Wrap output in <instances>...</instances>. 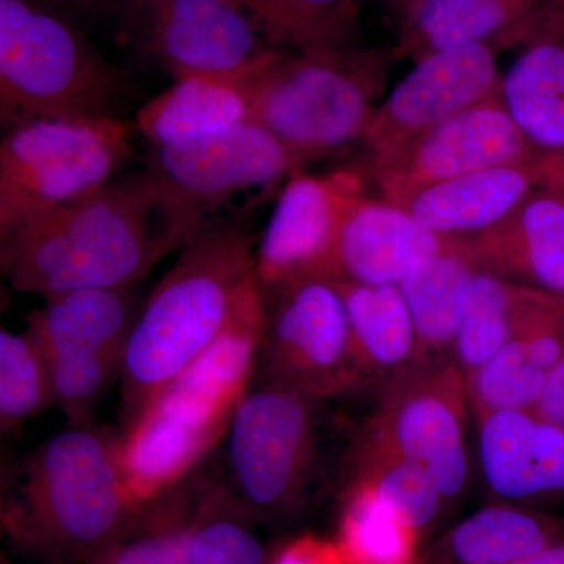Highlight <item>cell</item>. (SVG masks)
Segmentation results:
<instances>
[{
    "label": "cell",
    "instance_id": "f546056e",
    "mask_svg": "<svg viewBox=\"0 0 564 564\" xmlns=\"http://www.w3.org/2000/svg\"><path fill=\"white\" fill-rule=\"evenodd\" d=\"M351 480L380 494L411 525L422 540L434 532L448 505L429 474L372 430L364 429L351 455Z\"/></svg>",
    "mask_w": 564,
    "mask_h": 564
},
{
    "label": "cell",
    "instance_id": "83f0119b",
    "mask_svg": "<svg viewBox=\"0 0 564 564\" xmlns=\"http://www.w3.org/2000/svg\"><path fill=\"white\" fill-rule=\"evenodd\" d=\"M558 304L549 293L478 270L456 337L454 362L466 377Z\"/></svg>",
    "mask_w": 564,
    "mask_h": 564
},
{
    "label": "cell",
    "instance_id": "7a4b0ae2",
    "mask_svg": "<svg viewBox=\"0 0 564 564\" xmlns=\"http://www.w3.org/2000/svg\"><path fill=\"white\" fill-rule=\"evenodd\" d=\"M265 323L258 282L217 340L126 423L120 456L133 503L141 507L184 484L221 445L234 411L251 388Z\"/></svg>",
    "mask_w": 564,
    "mask_h": 564
},
{
    "label": "cell",
    "instance_id": "ee69618b",
    "mask_svg": "<svg viewBox=\"0 0 564 564\" xmlns=\"http://www.w3.org/2000/svg\"><path fill=\"white\" fill-rule=\"evenodd\" d=\"M0 564H3V563H2V558H0Z\"/></svg>",
    "mask_w": 564,
    "mask_h": 564
},
{
    "label": "cell",
    "instance_id": "5b68a950",
    "mask_svg": "<svg viewBox=\"0 0 564 564\" xmlns=\"http://www.w3.org/2000/svg\"><path fill=\"white\" fill-rule=\"evenodd\" d=\"M383 77L367 52L276 50L252 70V121L306 165L362 140Z\"/></svg>",
    "mask_w": 564,
    "mask_h": 564
},
{
    "label": "cell",
    "instance_id": "ba28073f",
    "mask_svg": "<svg viewBox=\"0 0 564 564\" xmlns=\"http://www.w3.org/2000/svg\"><path fill=\"white\" fill-rule=\"evenodd\" d=\"M135 288L80 289L44 300L25 334L43 359L52 406L69 425L90 423L115 380L141 310Z\"/></svg>",
    "mask_w": 564,
    "mask_h": 564
},
{
    "label": "cell",
    "instance_id": "d590c367",
    "mask_svg": "<svg viewBox=\"0 0 564 564\" xmlns=\"http://www.w3.org/2000/svg\"><path fill=\"white\" fill-rule=\"evenodd\" d=\"M530 411L564 432V356L552 370L540 399Z\"/></svg>",
    "mask_w": 564,
    "mask_h": 564
},
{
    "label": "cell",
    "instance_id": "6da1fadb",
    "mask_svg": "<svg viewBox=\"0 0 564 564\" xmlns=\"http://www.w3.org/2000/svg\"><path fill=\"white\" fill-rule=\"evenodd\" d=\"M206 223L150 170L31 215L0 243V276L43 300L80 289L135 288Z\"/></svg>",
    "mask_w": 564,
    "mask_h": 564
},
{
    "label": "cell",
    "instance_id": "cb8c5ba5",
    "mask_svg": "<svg viewBox=\"0 0 564 564\" xmlns=\"http://www.w3.org/2000/svg\"><path fill=\"white\" fill-rule=\"evenodd\" d=\"M395 57L414 62L473 44L502 43L545 0H395Z\"/></svg>",
    "mask_w": 564,
    "mask_h": 564
},
{
    "label": "cell",
    "instance_id": "3957f363",
    "mask_svg": "<svg viewBox=\"0 0 564 564\" xmlns=\"http://www.w3.org/2000/svg\"><path fill=\"white\" fill-rule=\"evenodd\" d=\"M126 486L120 436L69 425L40 444L0 496V525L47 563L88 564L135 518Z\"/></svg>",
    "mask_w": 564,
    "mask_h": 564
},
{
    "label": "cell",
    "instance_id": "ab89813d",
    "mask_svg": "<svg viewBox=\"0 0 564 564\" xmlns=\"http://www.w3.org/2000/svg\"><path fill=\"white\" fill-rule=\"evenodd\" d=\"M10 285L3 281V278L0 276V323H2L3 315H6L7 311H9L11 295H10Z\"/></svg>",
    "mask_w": 564,
    "mask_h": 564
},
{
    "label": "cell",
    "instance_id": "9c48e42d",
    "mask_svg": "<svg viewBox=\"0 0 564 564\" xmlns=\"http://www.w3.org/2000/svg\"><path fill=\"white\" fill-rule=\"evenodd\" d=\"M135 135L118 115L22 122L0 139V180L25 218L57 209L120 176Z\"/></svg>",
    "mask_w": 564,
    "mask_h": 564
},
{
    "label": "cell",
    "instance_id": "44dd1931",
    "mask_svg": "<svg viewBox=\"0 0 564 564\" xmlns=\"http://www.w3.org/2000/svg\"><path fill=\"white\" fill-rule=\"evenodd\" d=\"M462 242L429 231L397 204L361 196L345 218L334 281L399 288L421 263Z\"/></svg>",
    "mask_w": 564,
    "mask_h": 564
},
{
    "label": "cell",
    "instance_id": "f1b7e54d",
    "mask_svg": "<svg viewBox=\"0 0 564 564\" xmlns=\"http://www.w3.org/2000/svg\"><path fill=\"white\" fill-rule=\"evenodd\" d=\"M199 489L187 478L141 505L124 532L88 564H187Z\"/></svg>",
    "mask_w": 564,
    "mask_h": 564
},
{
    "label": "cell",
    "instance_id": "e0dca14e",
    "mask_svg": "<svg viewBox=\"0 0 564 564\" xmlns=\"http://www.w3.org/2000/svg\"><path fill=\"white\" fill-rule=\"evenodd\" d=\"M507 41L527 47L500 77L505 109L534 150L564 154V0H545Z\"/></svg>",
    "mask_w": 564,
    "mask_h": 564
},
{
    "label": "cell",
    "instance_id": "836d02e7",
    "mask_svg": "<svg viewBox=\"0 0 564 564\" xmlns=\"http://www.w3.org/2000/svg\"><path fill=\"white\" fill-rule=\"evenodd\" d=\"M52 406L50 381L35 344L0 323V436Z\"/></svg>",
    "mask_w": 564,
    "mask_h": 564
},
{
    "label": "cell",
    "instance_id": "30bf717a",
    "mask_svg": "<svg viewBox=\"0 0 564 564\" xmlns=\"http://www.w3.org/2000/svg\"><path fill=\"white\" fill-rule=\"evenodd\" d=\"M263 296L267 323L259 355L263 380L288 386L314 402L367 383L343 295L333 281L295 282Z\"/></svg>",
    "mask_w": 564,
    "mask_h": 564
},
{
    "label": "cell",
    "instance_id": "484cf974",
    "mask_svg": "<svg viewBox=\"0 0 564 564\" xmlns=\"http://www.w3.org/2000/svg\"><path fill=\"white\" fill-rule=\"evenodd\" d=\"M478 267L464 248L421 263L399 285L413 321L419 362L451 361Z\"/></svg>",
    "mask_w": 564,
    "mask_h": 564
},
{
    "label": "cell",
    "instance_id": "7c38bea8",
    "mask_svg": "<svg viewBox=\"0 0 564 564\" xmlns=\"http://www.w3.org/2000/svg\"><path fill=\"white\" fill-rule=\"evenodd\" d=\"M120 39L173 80L240 73L278 50L229 0H122Z\"/></svg>",
    "mask_w": 564,
    "mask_h": 564
},
{
    "label": "cell",
    "instance_id": "4316f807",
    "mask_svg": "<svg viewBox=\"0 0 564 564\" xmlns=\"http://www.w3.org/2000/svg\"><path fill=\"white\" fill-rule=\"evenodd\" d=\"M333 282L343 295L356 358L367 381L381 377L388 383L421 364L413 321L397 285Z\"/></svg>",
    "mask_w": 564,
    "mask_h": 564
},
{
    "label": "cell",
    "instance_id": "9a60e30c",
    "mask_svg": "<svg viewBox=\"0 0 564 564\" xmlns=\"http://www.w3.org/2000/svg\"><path fill=\"white\" fill-rule=\"evenodd\" d=\"M500 77L492 44L454 47L415 62L364 133L373 161L491 98L499 93Z\"/></svg>",
    "mask_w": 564,
    "mask_h": 564
},
{
    "label": "cell",
    "instance_id": "5bb4252c",
    "mask_svg": "<svg viewBox=\"0 0 564 564\" xmlns=\"http://www.w3.org/2000/svg\"><path fill=\"white\" fill-rule=\"evenodd\" d=\"M541 155L496 93L373 163L386 202L399 203L437 182L496 166L522 165Z\"/></svg>",
    "mask_w": 564,
    "mask_h": 564
},
{
    "label": "cell",
    "instance_id": "8d00e7d4",
    "mask_svg": "<svg viewBox=\"0 0 564 564\" xmlns=\"http://www.w3.org/2000/svg\"><path fill=\"white\" fill-rule=\"evenodd\" d=\"M25 220L20 207L11 198L9 191L0 180V243Z\"/></svg>",
    "mask_w": 564,
    "mask_h": 564
},
{
    "label": "cell",
    "instance_id": "7bdbcfd3",
    "mask_svg": "<svg viewBox=\"0 0 564 564\" xmlns=\"http://www.w3.org/2000/svg\"><path fill=\"white\" fill-rule=\"evenodd\" d=\"M558 300H560V303H562V304H563V306H564V296H560V299H558Z\"/></svg>",
    "mask_w": 564,
    "mask_h": 564
},
{
    "label": "cell",
    "instance_id": "ac0fdd59",
    "mask_svg": "<svg viewBox=\"0 0 564 564\" xmlns=\"http://www.w3.org/2000/svg\"><path fill=\"white\" fill-rule=\"evenodd\" d=\"M481 272L564 296V192L534 188L502 221L463 239Z\"/></svg>",
    "mask_w": 564,
    "mask_h": 564
},
{
    "label": "cell",
    "instance_id": "4dcf8cb0",
    "mask_svg": "<svg viewBox=\"0 0 564 564\" xmlns=\"http://www.w3.org/2000/svg\"><path fill=\"white\" fill-rule=\"evenodd\" d=\"M334 541L347 564L421 563V533L380 494L355 481L345 491Z\"/></svg>",
    "mask_w": 564,
    "mask_h": 564
},
{
    "label": "cell",
    "instance_id": "277c9868",
    "mask_svg": "<svg viewBox=\"0 0 564 564\" xmlns=\"http://www.w3.org/2000/svg\"><path fill=\"white\" fill-rule=\"evenodd\" d=\"M251 237L204 223L141 304L121 361V403L132 421L159 389L195 362L229 325L256 278Z\"/></svg>",
    "mask_w": 564,
    "mask_h": 564
},
{
    "label": "cell",
    "instance_id": "f35d334b",
    "mask_svg": "<svg viewBox=\"0 0 564 564\" xmlns=\"http://www.w3.org/2000/svg\"><path fill=\"white\" fill-rule=\"evenodd\" d=\"M43 2L65 7V9H90L93 6H98L102 0H43Z\"/></svg>",
    "mask_w": 564,
    "mask_h": 564
},
{
    "label": "cell",
    "instance_id": "ffe728a7",
    "mask_svg": "<svg viewBox=\"0 0 564 564\" xmlns=\"http://www.w3.org/2000/svg\"><path fill=\"white\" fill-rule=\"evenodd\" d=\"M554 155L496 166L437 182L400 199L423 228L447 239H470L503 220L534 188L547 184Z\"/></svg>",
    "mask_w": 564,
    "mask_h": 564
},
{
    "label": "cell",
    "instance_id": "7402d4cb",
    "mask_svg": "<svg viewBox=\"0 0 564 564\" xmlns=\"http://www.w3.org/2000/svg\"><path fill=\"white\" fill-rule=\"evenodd\" d=\"M259 65L240 73L174 79L137 111L135 132L152 147H170L209 139L252 121L251 76Z\"/></svg>",
    "mask_w": 564,
    "mask_h": 564
},
{
    "label": "cell",
    "instance_id": "d6986e66",
    "mask_svg": "<svg viewBox=\"0 0 564 564\" xmlns=\"http://www.w3.org/2000/svg\"><path fill=\"white\" fill-rule=\"evenodd\" d=\"M478 458L489 491L514 505L564 496V432L532 411L477 419Z\"/></svg>",
    "mask_w": 564,
    "mask_h": 564
},
{
    "label": "cell",
    "instance_id": "52a82bcc",
    "mask_svg": "<svg viewBox=\"0 0 564 564\" xmlns=\"http://www.w3.org/2000/svg\"><path fill=\"white\" fill-rule=\"evenodd\" d=\"M314 400L263 380L234 411L223 437L225 486L252 521L278 522L302 508L317 462Z\"/></svg>",
    "mask_w": 564,
    "mask_h": 564
},
{
    "label": "cell",
    "instance_id": "8fae6325",
    "mask_svg": "<svg viewBox=\"0 0 564 564\" xmlns=\"http://www.w3.org/2000/svg\"><path fill=\"white\" fill-rule=\"evenodd\" d=\"M470 415L466 377L454 359L421 362L386 383L367 429L421 466L451 508L469 484Z\"/></svg>",
    "mask_w": 564,
    "mask_h": 564
},
{
    "label": "cell",
    "instance_id": "60d3db41",
    "mask_svg": "<svg viewBox=\"0 0 564 564\" xmlns=\"http://www.w3.org/2000/svg\"><path fill=\"white\" fill-rule=\"evenodd\" d=\"M7 475H9V473H7L6 464H3L2 459H0V486L6 484Z\"/></svg>",
    "mask_w": 564,
    "mask_h": 564
},
{
    "label": "cell",
    "instance_id": "b9f144b4",
    "mask_svg": "<svg viewBox=\"0 0 564 564\" xmlns=\"http://www.w3.org/2000/svg\"><path fill=\"white\" fill-rule=\"evenodd\" d=\"M3 485H6V484H3ZM3 485L0 486V496H2ZM0 534H2V525H0Z\"/></svg>",
    "mask_w": 564,
    "mask_h": 564
},
{
    "label": "cell",
    "instance_id": "d4e9b609",
    "mask_svg": "<svg viewBox=\"0 0 564 564\" xmlns=\"http://www.w3.org/2000/svg\"><path fill=\"white\" fill-rule=\"evenodd\" d=\"M564 534V519L524 505L480 508L422 549L419 564H511Z\"/></svg>",
    "mask_w": 564,
    "mask_h": 564
},
{
    "label": "cell",
    "instance_id": "8992f818",
    "mask_svg": "<svg viewBox=\"0 0 564 564\" xmlns=\"http://www.w3.org/2000/svg\"><path fill=\"white\" fill-rule=\"evenodd\" d=\"M113 68L55 11L0 0V129L74 115H117Z\"/></svg>",
    "mask_w": 564,
    "mask_h": 564
},
{
    "label": "cell",
    "instance_id": "4fadbf2b",
    "mask_svg": "<svg viewBox=\"0 0 564 564\" xmlns=\"http://www.w3.org/2000/svg\"><path fill=\"white\" fill-rule=\"evenodd\" d=\"M361 196L355 174L314 176L302 170L288 177L256 248V278L262 291L310 280L334 281L345 218Z\"/></svg>",
    "mask_w": 564,
    "mask_h": 564
},
{
    "label": "cell",
    "instance_id": "74e56055",
    "mask_svg": "<svg viewBox=\"0 0 564 564\" xmlns=\"http://www.w3.org/2000/svg\"><path fill=\"white\" fill-rule=\"evenodd\" d=\"M511 564H564V534L554 543L544 545L533 554L522 556Z\"/></svg>",
    "mask_w": 564,
    "mask_h": 564
},
{
    "label": "cell",
    "instance_id": "603a6c76",
    "mask_svg": "<svg viewBox=\"0 0 564 564\" xmlns=\"http://www.w3.org/2000/svg\"><path fill=\"white\" fill-rule=\"evenodd\" d=\"M563 356L564 306L560 303L466 375L475 421L496 411L532 410Z\"/></svg>",
    "mask_w": 564,
    "mask_h": 564
},
{
    "label": "cell",
    "instance_id": "2e32d148",
    "mask_svg": "<svg viewBox=\"0 0 564 564\" xmlns=\"http://www.w3.org/2000/svg\"><path fill=\"white\" fill-rule=\"evenodd\" d=\"M303 163L256 121L191 143L152 147L147 166L206 215L232 196L302 172Z\"/></svg>",
    "mask_w": 564,
    "mask_h": 564
},
{
    "label": "cell",
    "instance_id": "d6a6232c",
    "mask_svg": "<svg viewBox=\"0 0 564 564\" xmlns=\"http://www.w3.org/2000/svg\"><path fill=\"white\" fill-rule=\"evenodd\" d=\"M256 522L220 481H203L187 564H267Z\"/></svg>",
    "mask_w": 564,
    "mask_h": 564
},
{
    "label": "cell",
    "instance_id": "e575fe53",
    "mask_svg": "<svg viewBox=\"0 0 564 564\" xmlns=\"http://www.w3.org/2000/svg\"><path fill=\"white\" fill-rule=\"evenodd\" d=\"M267 564H347L336 541L314 533L291 538L270 552Z\"/></svg>",
    "mask_w": 564,
    "mask_h": 564
},
{
    "label": "cell",
    "instance_id": "1f68e13d",
    "mask_svg": "<svg viewBox=\"0 0 564 564\" xmlns=\"http://www.w3.org/2000/svg\"><path fill=\"white\" fill-rule=\"evenodd\" d=\"M278 50H344L358 14L356 0H229Z\"/></svg>",
    "mask_w": 564,
    "mask_h": 564
}]
</instances>
